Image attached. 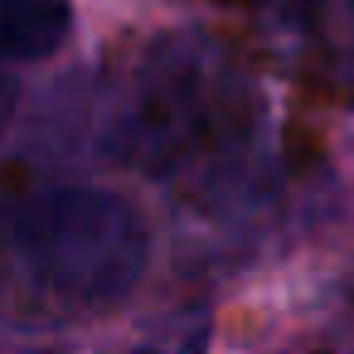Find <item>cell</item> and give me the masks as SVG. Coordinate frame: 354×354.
<instances>
[{"mask_svg":"<svg viewBox=\"0 0 354 354\" xmlns=\"http://www.w3.org/2000/svg\"><path fill=\"white\" fill-rule=\"evenodd\" d=\"M73 30L68 0H0V59H44Z\"/></svg>","mask_w":354,"mask_h":354,"instance_id":"obj_4","label":"cell"},{"mask_svg":"<svg viewBox=\"0 0 354 354\" xmlns=\"http://www.w3.org/2000/svg\"><path fill=\"white\" fill-rule=\"evenodd\" d=\"M257 136L262 93L243 54L194 30L156 39L131 64L102 122V151L117 165L194 189L233 180Z\"/></svg>","mask_w":354,"mask_h":354,"instance_id":"obj_1","label":"cell"},{"mask_svg":"<svg viewBox=\"0 0 354 354\" xmlns=\"http://www.w3.org/2000/svg\"><path fill=\"white\" fill-rule=\"evenodd\" d=\"M131 354H209V325H185L175 335H160V339L136 344Z\"/></svg>","mask_w":354,"mask_h":354,"instance_id":"obj_5","label":"cell"},{"mask_svg":"<svg viewBox=\"0 0 354 354\" xmlns=\"http://www.w3.org/2000/svg\"><path fill=\"white\" fill-rule=\"evenodd\" d=\"M272 64L325 102H354V0H248Z\"/></svg>","mask_w":354,"mask_h":354,"instance_id":"obj_3","label":"cell"},{"mask_svg":"<svg viewBox=\"0 0 354 354\" xmlns=\"http://www.w3.org/2000/svg\"><path fill=\"white\" fill-rule=\"evenodd\" d=\"M151 267L141 209L93 185L0 194V320L59 330L117 310Z\"/></svg>","mask_w":354,"mask_h":354,"instance_id":"obj_2","label":"cell"},{"mask_svg":"<svg viewBox=\"0 0 354 354\" xmlns=\"http://www.w3.org/2000/svg\"><path fill=\"white\" fill-rule=\"evenodd\" d=\"M15 107H20V83H15V73L0 68V131L15 122Z\"/></svg>","mask_w":354,"mask_h":354,"instance_id":"obj_6","label":"cell"}]
</instances>
